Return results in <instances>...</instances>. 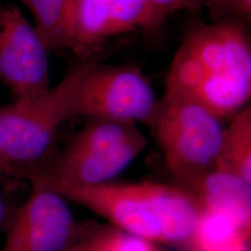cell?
I'll list each match as a JSON object with an SVG mask.
<instances>
[{"label":"cell","instance_id":"cell-14","mask_svg":"<svg viewBox=\"0 0 251 251\" xmlns=\"http://www.w3.org/2000/svg\"><path fill=\"white\" fill-rule=\"evenodd\" d=\"M211 23L237 22L250 25L251 0H204Z\"/></svg>","mask_w":251,"mask_h":251},{"label":"cell","instance_id":"cell-8","mask_svg":"<svg viewBox=\"0 0 251 251\" xmlns=\"http://www.w3.org/2000/svg\"><path fill=\"white\" fill-rule=\"evenodd\" d=\"M48 54L21 10L0 4V80L15 100L33 99L49 89Z\"/></svg>","mask_w":251,"mask_h":251},{"label":"cell","instance_id":"cell-6","mask_svg":"<svg viewBox=\"0 0 251 251\" xmlns=\"http://www.w3.org/2000/svg\"><path fill=\"white\" fill-rule=\"evenodd\" d=\"M157 103L150 82L139 67L92 61L76 90L72 118L85 117L148 125Z\"/></svg>","mask_w":251,"mask_h":251},{"label":"cell","instance_id":"cell-20","mask_svg":"<svg viewBox=\"0 0 251 251\" xmlns=\"http://www.w3.org/2000/svg\"><path fill=\"white\" fill-rule=\"evenodd\" d=\"M21 1H22V0H21Z\"/></svg>","mask_w":251,"mask_h":251},{"label":"cell","instance_id":"cell-17","mask_svg":"<svg viewBox=\"0 0 251 251\" xmlns=\"http://www.w3.org/2000/svg\"><path fill=\"white\" fill-rule=\"evenodd\" d=\"M112 227L89 228L80 238L63 251H107Z\"/></svg>","mask_w":251,"mask_h":251},{"label":"cell","instance_id":"cell-5","mask_svg":"<svg viewBox=\"0 0 251 251\" xmlns=\"http://www.w3.org/2000/svg\"><path fill=\"white\" fill-rule=\"evenodd\" d=\"M135 123L90 119L51 168L27 169V177L94 185L108 182L134 160L146 146Z\"/></svg>","mask_w":251,"mask_h":251},{"label":"cell","instance_id":"cell-12","mask_svg":"<svg viewBox=\"0 0 251 251\" xmlns=\"http://www.w3.org/2000/svg\"><path fill=\"white\" fill-rule=\"evenodd\" d=\"M251 186L234 176L214 171L193 196L199 206L223 210L251 225Z\"/></svg>","mask_w":251,"mask_h":251},{"label":"cell","instance_id":"cell-1","mask_svg":"<svg viewBox=\"0 0 251 251\" xmlns=\"http://www.w3.org/2000/svg\"><path fill=\"white\" fill-rule=\"evenodd\" d=\"M248 25L219 22L189 27L173 57L165 93L197 102L223 121L247 106L251 95Z\"/></svg>","mask_w":251,"mask_h":251},{"label":"cell","instance_id":"cell-19","mask_svg":"<svg viewBox=\"0 0 251 251\" xmlns=\"http://www.w3.org/2000/svg\"><path fill=\"white\" fill-rule=\"evenodd\" d=\"M251 251V248H247V249H245V250H242V251Z\"/></svg>","mask_w":251,"mask_h":251},{"label":"cell","instance_id":"cell-4","mask_svg":"<svg viewBox=\"0 0 251 251\" xmlns=\"http://www.w3.org/2000/svg\"><path fill=\"white\" fill-rule=\"evenodd\" d=\"M92 60L75 64L56 86L0 107V162L6 171L27 168L45 153L58 127L72 118L74 100Z\"/></svg>","mask_w":251,"mask_h":251},{"label":"cell","instance_id":"cell-2","mask_svg":"<svg viewBox=\"0 0 251 251\" xmlns=\"http://www.w3.org/2000/svg\"><path fill=\"white\" fill-rule=\"evenodd\" d=\"M85 206L117 229L149 241L184 249L198 224L200 207L186 190L153 182L94 185L29 177Z\"/></svg>","mask_w":251,"mask_h":251},{"label":"cell","instance_id":"cell-15","mask_svg":"<svg viewBox=\"0 0 251 251\" xmlns=\"http://www.w3.org/2000/svg\"><path fill=\"white\" fill-rule=\"evenodd\" d=\"M107 251H161L157 243L112 227Z\"/></svg>","mask_w":251,"mask_h":251},{"label":"cell","instance_id":"cell-3","mask_svg":"<svg viewBox=\"0 0 251 251\" xmlns=\"http://www.w3.org/2000/svg\"><path fill=\"white\" fill-rule=\"evenodd\" d=\"M148 125L171 173L196 193L217 168L225 127L223 120L197 102L164 93Z\"/></svg>","mask_w":251,"mask_h":251},{"label":"cell","instance_id":"cell-16","mask_svg":"<svg viewBox=\"0 0 251 251\" xmlns=\"http://www.w3.org/2000/svg\"><path fill=\"white\" fill-rule=\"evenodd\" d=\"M147 2L153 17L161 26L166 17L172 12L188 10L198 13L204 6V0H147Z\"/></svg>","mask_w":251,"mask_h":251},{"label":"cell","instance_id":"cell-9","mask_svg":"<svg viewBox=\"0 0 251 251\" xmlns=\"http://www.w3.org/2000/svg\"><path fill=\"white\" fill-rule=\"evenodd\" d=\"M160 28L147 0H75L72 51L80 61H89L109 37L136 29L153 33Z\"/></svg>","mask_w":251,"mask_h":251},{"label":"cell","instance_id":"cell-10","mask_svg":"<svg viewBox=\"0 0 251 251\" xmlns=\"http://www.w3.org/2000/svg\"><path fill=\"white\" fill-rule=\"evenodd\" d=\"M200 206L198 224L185 251H238L251 248V225L225 211Z\"/></svg>","mask_w":251,"mask_h":251},{"label":"cell","instance_id":"cell-11","mask_svg":"<svg viewBox=\"0 0 251 251\" xmlns=\"http://www.w3.org/2000/svg\"><path fill=\"white\" fill-rule=\"evenodd\" d=\"M35 19V30L48 52L69 49L75 39V0H22Z\"/></svg>","mask_w":251,"mask_h":251},{"label":"cell","instance_id":"cell-7","mask_svg":"<svg viewBox=\"0 0 251 251\" xmlns=\"http://www.w3.org/2000/svg\"><path fill=\"white\" fill-rule=\"evenodd\" d=\"M9 225L1 251H63L89 229L74 218L63 197L36 181Z\"/></svg>","mask_w":251,"mask_h":251},{"label":"cell","instance_id":"cell-13","mask_svg":"<svg viewBox=\"0 0 251 251\" xmlns=\"http://www.w3.org/2000/svg\"><path fill=\"white\" fill-rule=\"evenodd\" d=\"M215 171L226 173L251 185V107L236 113L225 126Z\"/></svg>","mask_w":251,"mask_h":251},{"label":"cell","instance_id":"cell-18","mask_svg":"<svg viewBox=\"0 0 251 251\" xmlns=\"http://www.w3.org/2000/svg\"><path fill=\"white\" fill-rule=\"evenodd\" d=\"M6 171L5 167L3 166V164L0 162V176H1V173ZM6 215H7V212H6V206L4 204V200L2 198L1 196V192H0V227L3 225L5 220H6Z\"/></svg>","mask_w":251,"mask_h":251}]
</instances>
